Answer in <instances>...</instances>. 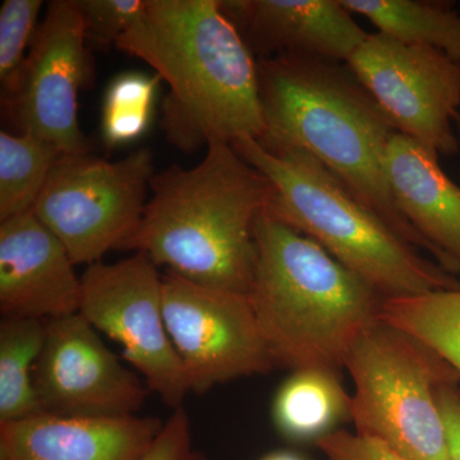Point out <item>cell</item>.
Listing matches in <instances>:
<instances>
[{
    "instance_id": "obj_29",
    "label": "cell",
    "mask_w": 460,
    "mask_h": 460,
    "mask_svg": "<svg viewBox=\"0 0 460 460\" xmlns=\"http://www.w3.org/2000/svg\"><path fill=\"white\" fill-rule=\"evenodd\" d=\"M456 135H458L459 144H460V111L456 118Z\"/></svg>"
},
{
    "instance_id": "obj_1",
    "label": "cell",
    "mask_w": 460,
    "mask_h": 460,
    "mask_svg": "<svg viewBox=\"0 0 460 460\" xmlns=\"http://www.w3.org/2000/svg\"><path fill=\"white\" fill-rule=\"evenodd\" d=\"M115 48L169 84L162 126L180 150L261 138L257 59L219 0H146Z\"/></svg>"
},
{
    "instance_id": "obj_23",
    "label": "cell",
    "mask_w": 460,
    "mask_h": 460,
    "mask_svg": "<svg viewBox=\"0 0 460 460\" xmlns=\"http://www.w3.org/2000/svg\"><path fill=\"white\" fill-rule=\"evenodd\" d=\"M41 0H4L0 7V84L2 96L13 89L22 66L26 49L38 30Z\"/></svg>"
},
{
    "instance_id": "obj_26",
    "label": "cell",
    "mask_w": 460,
    "mask_h": 460,
    "mask_svg": "<svg viewBox=\"0 0 460 460\" xmlns=\"http://www.w3.org/2000/svg\"><path fill=\"white\" fill-rule=\"evenodd\" d=\"M140 460H210L193 447L190 416L183 405L172 410Z\"/></svg>"
},
{
    "instance_id": "obj_9",
    "label": "cell",
    "mask_w": 460,
    "mask_h": 460,
    "mask_svg": "<svg viewBox=\"0 0 460 460\" xmlns=\"http://www.w3.org/2000/svg\"><path fill=\"white\" fill-rule=\"evenodd\" d=\"M395 131L436 155L460 150V63L443 51L368 33L345 62Z\"/></svg>"
},
{
    "instance_id": "obj_13",
    "label": "cell",
    "mask_w": 460,
    "mask_h": 460,
    "mask_svg": "<svg viewBox=\"0 0 460 460\" xmlns=\"http://www.w3.org/2000/svg\"><path fill=\"white\" fill-rule=\"evenodd\" d=\"M68 251L32 214L0 222V314L48 321L80 313L83 279Z\"/></svg>"
},
{
    "instance_id": "obj_14",
    "label": "cell",
    "mask_w": 460,
    "mask_h": 460,
    "mask_svg": "<svg viewBox=\"0 0 460 460\" xmlns=\"http://www.w3.org/2000/svg\"><path fill=\"white\" fill-rule=\"evenodd\" d=\"M220 7L257 60L293 54L345 63L368 36L341 0H226Z\"/></svg>"
},
{
    "instance_id": "obj_15",
    "label": "cell",
    "mask_w": 460,
    "mask_h": 460,
    "mask_svg": "<svg viewBox=\"0 0 460 460\" xmlns=\"http://www.w3.org/2000/svg\"><path fill=\"white\" fill-rule=\"evenodd\" d=\"M164 422L41 413L0 425V460H140Z\"/></svg>"
},
{
    "instance_id": "obj_21",
    "label": "cell",
    "mask_w": 460,
    "mask_h": 460,
    "mask_svg": "<svg viewBox=\"0 0 460 460\" xmlns=\"http://www.w3.org/2000/svg\"><path fill=\"white\" fill-rule=\"evenodd\" d=\"M62 155L40 138L0 132V222L32 210Z\"/></svg>"
},
{
    "instance_id": "obj_17",
    "label": "cell",
    "mask_w": 460,
    "mask_h": 460,
    "mask_svg": "<svg viewBox=\"0 0 460 460\" xmlns=\"http://www.w3.org/2000/svg\"><path fill=\"white\" fill-rule=\"evenodd\" d=\"M271 417L275 429L287 440L316 443L350 420V395L341 385L338 371L296 370L275 394Z\"/></svg>"
},
{
    "instance_id": "obj_3",
    "label": "cell",
    "mask_w": 460,
    "mask_h": 460,
    "mask_svg": "<svg viewBox=\"0 0 460 460\" xmlns=\"http://www.w3.org/2000/svg\"><path fill=\"white\" fill-rule=\"evenodd\" d=\"M141 222L122 250L201 286L250 295L255 224L270 208V181L232 144L211 141L199 164L154 175Z\"/></svg>"
},
{
    "instance_id": "obj_19",
    "label": "cell",
    "mask_w": 460,
    "mask_h": 460,
    "mask_svg": "<svg viewBox=\"0 0 460 460\" xmlns=\"http://www.w3.org/2000/svg\"><path fill=\"white\" fill-rule=\"evenodd\" d=\"M45 341V321L0 323V425L44 413L33 371Z\"/></svg>"
},
{
    "instance_id": "obj_25",
    "label": "cell",
    "mask_w": 460,
    "mask_h": 460,
    "mask_svg": "<svg viewBox=\"0 0 460 460\" xmlns=\"http://www.w3.org/2000/svg\"><path fill=\"white\" fill-rule=\"evenodd\" d=\"M314 444L326 460H408L385 441L347 429H335Z\"/></svg>"
},
{
    "instance_id": "obj_24",
    "label": "cell",
    "mask_w": 460,
    "mask_h": 460,
    "mask_svg": "<svg viewBox=\"0 0 460 460\" xmlns=\"http://www.w3.org/2000/svg\"><path fill=\"white\" fill-rule=\"evenodd\" d=\"M83 17L87 44L115 47L141 17L146 0H75Z\"/></svg>"
},
{
    "instance_id": "obj_5",
    "label": "cell",
    "mask_w": 460,
    "mask_h": 460,
    "mask_svg": "<svg viewBox=\"0 0 460 460\" xmlns=\"http://www.w3.org/2000/svg\"><path fill=\"white\" fill-rule=\"evenodd\" d=\"M232 146L274 186L271 217L319 243L385 299L459 289L453 274L420 256L307 151L270 153L252 138Z\"/></svg>"
},
{
    "instance_id": "obj_10",
    "label": "cell",
    "mask_w": 460,
    "mask_h": 460,
    "mask_svg": "<svg viewBox=\"0 0 460 460\" xmlns=\"http://www.w3.org/2000/svg\"><path fill=\"white\" fill-rule=\"evenodd\" d=\"M169 335L183 363L190 393L205 394L235 378L265 375L274 359L250 296L163 277Z\"/></svg>"
},
{
    "instance_id": "obj_12",
    "label": "cell",
    "mask_w": 460,
    "mask_h": 460,
    "mask_svg": "<svg viewBox=\"0 0 460 460\" xmlns=\"http://www.w3.org/2000/svg\"><path fill=\"white\" fill-rule=\"evenodd\" d=\"M33 381L44 413L77 419L133 416L148 390L80 313L45 321Z\"/></svg>"
},
{
    "instance_id": "obj_7",
    "label": "cell",
    "mask_w": 460,
    "mask_h": 460,
    "mask_svg": "<svg viewBox=\"0 0 460 460\" xmlns=\"http://www.w3.org/2000/svg\"><path fill=\"white\" fill-rule=\"evenodd\" d=\"M154 175L148 148L118 162L89 154L62 155L31 211L62 242L75 265L90 266L131 238Z\"/></svg>"
},
{
    "instance_id": "obj_28",
    "label": "cell",
    "mask_w": 460,
    "mask_h": 460,
    "mask_svg": "<svg viewBox=\"0 0 460 460\" xmlns=\"http://www.w3.org/2000/svg\"><path fill=\"white\" fill-rule=\"evenodd\" d=\"M261 460H305L301 456L293 452H287V450H280V452H274L269 456H263Z\"/></svg>"
},
{
    "instance_id": "obj_18",
    "label": "cell",
    "mask_w": 460,
    "mask_h": 460,
    "mask_svg": "<svg viewBox=\"0 0 460 460\" xmlns=\"http://www.w3.org/2000/svg\"><path fill=\"white\" fill-rule=\"evenodd\" d=\"M378 32L404 44L443 51L460 63V14L452 5L422 0H341Z\"/></svg>"
},
{
    "instance_id": "obj_20",
    "label": "cell",
    "mask_w": 460,
    "mask_h": 460,
    "mask_svg": "<svg viewBox=\"0 0 460 460\" xmlns=\"http://www.w3.org/2000/svg\"><path fill=\"white\" fill-rule=\"evenodd\" d=\"M380 320L428 345L460 376V288L387 298Z\"/></svg>"
},
{
    "instance_id": "obj_2",
    "label": "cell",
    "mask_w": 460,
    "mask_h": 460,
    "mask_svg": "<svg viewBox=\"0 0 460 460\" xmlns=\"http://www.w3.org/2000/svg\"><path fill=\"white\" fill-rule=\"evenodd\" d=\"M257 66L265 123L257 142L270 153L307 151L396 234L434 256L387 184L386 150L395 128L349 66L293 54L257 60Z\"/></svg>"
},
{
    "instance_id": "obj_27",
    "label": "cell",
    "mask_w": 460,
    "mask_h": 460,
    "mask_svg": "<svg viewBox=\"0 0 460 460\" xmlns=\"http://www.w3.org/2000/svg\"><path fill=\"white\" fill-rule=\"evenodd\" d=\"M438 404L447 429L449 460H460V390L456 383L444 384L438 389Z\"/></svg>"
},
{
    "instance_id": "obj_16",
    "label": "cell",
    "mask_w": 460,
    "mask_h": 460,
    "mask_svg": "<svg viewBox=\"0 0 460 460\" xmlns=\"http://www.w3.org/2000/svg\"><path fill=\"white\" fill-rule=\"evenodd\" d=\"M385 172L402 217L434 250L438 265L460 272V186L438 164V156L394 133L387 145Z\"/></svg>"
},
{
    "instance_id": "obj_4",
    "label": "cell",
    "mask_w": 460,
    "mask_h": 460,
    "mask_svg": "<svg viewBox=\"0 0 460 460\" xmlns=\"http://www.w3.org/2000/svg\"><path fill=\"white\" fill-rule=\"evenodd\" d=\"M255 243L248 296L275 366L339 372L380 320L385 296L268 210L257 217Z\"/></svg>"
},
{
    "instance_id": "obj_11",
    "label": "cell",
    "mask_w": 460,
    "mask_h": 460,
    "mask_svg": "<svg viewBox=\"0 0 460 460\" xmlns=\"http://www.w3.org/2000/svg\"><path fill=\"white\" fill-rule=\"evenodd\" d=\"M89 50L75 0L50 2L16 84L2 96L16 133L49 142L63 155L89 154L78 120V96L93 77Z\"/></svg>"
},
{
    "instance_id": "obj_22",
    "label": "cell",
    "mask_w": 460,
    "mask_h": 460,
    "mask_svg": "<svg viewBox=\"0 0 460 460\" xmlns=\"http://www.w3.org/2000/svg\"><path fill=\"white\" fill-rule=\"evenodd\" d=\"M163 80L159 75L124 72L111 81L102 107V137L105 146H126L148 131L155 115Z\"/></svg>"
},
{
    "instance_id": "obj_6",
    "label": "cell",
    "mask_w": 460,
    "mask_h": 460,
    "mask_svg": "<svg viewBox=\"0 0 460 460\" xmlns=\"http://www.w3.org/2000/svg\"><path fill=\"white\" fill-rule=\"evenodd\" d=\"M356 432L385 441L408 460H449L438 389L458 372L419 339L378 320L348 353Z\"/></svg>"
},
{
    "instance_id": "obj_8",
    "label": "cell",
    "mask_w": 460,
    "mask_h": 460,
    "mask_svg": "<svg viewBox=\"0 0 460 460\" xmlns=\"http://www.w3.org/2000/svg\"><path fill=\"white\" fill-rule=\"evenodd\" d=\"M80 314L122 347L148 390L172 410L190 394L189 378L166 328L163 277L144 253L96 262L83 277Z\"/></svg>"
}]
</instances>
